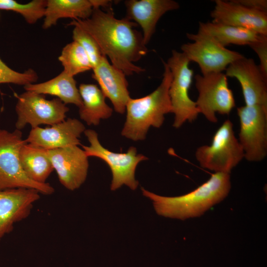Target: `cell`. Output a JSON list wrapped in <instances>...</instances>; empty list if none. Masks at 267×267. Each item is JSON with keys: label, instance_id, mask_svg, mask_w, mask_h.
Wrapping results in <instances>:
<instances>
[{"label": "cell", "instance_id": "obj_1", "mask_svg": "<svg viewBox=\"0 0 267 267\" xmlns=\"http://www.w3.org/2000/svg\"><path fill=\"white\" fill-rule=\"evenodd\" d=\"M83 29L94 40L103 55L126 76L145 71L134 63L147 52L142 34L134 29L137 24L126 17L117 19L112 9L93 8L86 19H73L69 24Z\"/></svg>", "mask_w": 267, "mask_h": 267}, {"label": "cell", "instance_id": "obj_2", "mask_svg": "<svg viewBox=\"0 0 267 267\" xmlns=\"http://www.w3.org/2000/svg\"><path fill=\"white\" fill-rule=\"evenodd\" d=\"M231 187L229 174L215 173L193 191L179 196H160L141 187L142 194L153 201L157 213L171 218L185 220L197 217L223 200Z\"/></svg>", "mask_w": 267, "mask_h": 267}, {"label": "cell", "instance_id": "obj_3", "mask_svg": "<svg viewBox=\"0 0 267 267\" xmlns=\"http://www.w3.org/2000/svg\"><path fill=\"white\" fill-rule=\"evenodd\" d=\"M162 62L164 71L159 86L144 97H131L126 105V119L121 134L128 139L135 141L145 139L149 128H160L165 115L172 113L169 94L172 73L166 62Z\"/></svg>", "mask_w": 267, "mask_h": 267}, {"label": "cell", "instance_id": "obj_4", "mask_svg": "<svg viewBox=\"0 0 267 267\" xmlns=\"http://www.w3.org/2000/svg\"><path fill=\"white\" fill-rule=\"evenodd\" d=\"M25 143L21 131L9 132L0 129V190L26 188L36 189L44 195L53 194L54 189L49 183L36 182L23 172L19 152Z\"/></svg>", "mask_w": 267, "mask_h": 267}, {"label": "cell", "instance_id": "obj_5", "mask_svg": "<svg viewBox=\"0 0 267 267\" xmlns=\"http://www.w3.org/2000/svg\"><path fill=\"white\" fill-rule=\"evenodd\" d=\"M189 60L181 52L173 50L166 62L172 79L169 89L172 113L175 115L173 127L178 129L185 122L194 121L199 114L195 101L189 95L193 71L189 67Z\"/></svg>", "mask_w": 267, "mask_h": 267}, {"label": "cell", "instance_id": "obj_6", "mask_svg": "<svg viewBox=\"0 0 267 267\" xmlns=\"http://www.w3.org/2000/svg\"><path fill=\"white\" fill-rule=\"evenodd\" d=\"M195 157L202 168L215 173L229 174L241 162L244 152L230 120H225L219 127L210 145L197 149Z\"/></svg>", "mask_w": 267, "mask_h": 267}, {"label": "cell", "instance_id": "obj_7", "mask_svg": "<svg viewBox=\"0 0 267 267\" xmlns=\"http://www.w3.org/2000/svg\"><path fill=\"white\" fill-rule=\"evenodd\" d=\"M84 134L89 143V146L82 145L87 156L95 157L103 160L109 167L112 180L111 190H115L123 185L135 190L138 182L135 178V171L139 163L148 159L141 154H137L136 148L130 147L126 153H116L105 148L100 143L97 133L88 129Z\"/></svg>", "mask_w": 267, "mask_h": 267}, {"label": "cell", "instance_id": "obj_8", "mask_svg": "<svg viewBox=\"0 0 267 267\" xmlns=\"http://www.w3.org/2000/svg\"><path fill=\"white\" fill-rule=\"evenodd\" d=\"M227 77L222 72L195 76L198 92L196 106L199 114L210 122H217L216 113L228 115L235 107L234 95L228 87Z\"/></svg>", "mask_w": 267, "mask_h": 267}, {"label": "cell", "instance_id": "obj_9", "mask_svg": "<svg viewBox=\"0 0 267 267\" xmlns=\"http://www.w3.org/2000/svg\"><path fill=\"white\" fill-rule=\"evenodd\" d=\"M186 36L193 42L182 44V52L190 62L198 64L202 75L222 72L232 62L244 56L222 46L213 38L200 31L187 33Z\"/></svg>", "mask_w": 267, "mask_h": 267}, {"label": "cell", "instance_id": "obj_10", "mask_svg": "<svg viewBox=\"0 0 267 267\" xmlns=\"http://www.w3.org/2000/svg\"><path fill=\"white\" fill-rule=\"evenodd\" d=\"M69 110L57 97L48 100L43 94L26 91L17 96L16 129L21 131L28 124L32 128L41 125L52 126L64 121Z\"/></svg>", "mask_w": 267, "mask_h": 267}, {"label": "cell", "instance_id": "obj_11", "mask_svg": "<svg viewBox=\"0 0 267 267\" xmlns=\"http://www.w3.org/2000/svg\"><path fill=\"white\" fill-rule=\"evenodd\" d=\"M240 122L239 142L244 158L250 162L262 161L267 154V108L258 105L237 109Z\"/></svg>", "mask_w": 267, "mask_h": 267}, {"label": "cell", "instance_id": "obj_12", "mask_svg": "<svg viewBox=\"0 0 267 267\" xmlns=\"http://www.w3.org/2000/svg\"><path fill=\"white\" fill-rule=\"evenodd\" d=\"M47 155L60 183L68 190L78 189L85 181L88 157L77 145L47 150Z\"/></svg>", "mask_w": 267, "mask_h": 267}, {"label": "cell", "instance_id": "obj_13", "mask_svg": "<svg viewBox=\"0 0 267 267\" xmlns=\"http://www.w3.org/2000/svg\"><path fill=\"white\" fill-rule=\"evenodd\" d=\"M40 198V193L32 188L0 190V241L13 230L15 223L30 215Z\"/></svg>", "mask_w": 267, "mask_h": 267}, {"label": "cell", "instance_id": "obj_14", "mask_svg": "<svg viewBox=\"0 0 267 267\" xmlns=\"http://www.w3.org/2000/svg\"><path fill=\"white\" fill-rule=\"evenodd\" d=\"M225 74L238 81L246 105L267 108V79L253 59L243 56L235 60L226 68Z\"/></svg>", "mask_w": 267, "mask_h": 267}, {"label": "cell", "instance_id": "obj_15", "mask_svg": "<svg viewBox=\"0 0 267 267\" xmlns=\"http://www.w3.org/2000/svg\"><path fill=\"white\" fill-rule=\"evenodd\" d=\"M86 128L75 118H67L64 121L44 128H32L27 143L45 150H51L70 146L81 145L80 137Z\"/></svg>", "mask_w": 267, "mask_h": 267}, {"label": "cell", "instance_id": "obj_16", "mask_svg": "<svg viewBox=\"0 0 267 267\" xmlns=\"http://www.w3.org/2000/svg\"><path fill=\"white\" fill-rule=\"evenodd\" d=\"M212 22L243 28L267 36V12L246 7L234 0H216Z\"/></svg>", "mask_w": 267, "mask_h": 267}, {"label": "cell", "instance_id": "obj_17", "mask_svg": "<svg viewBox=\"0 0 267 267\" xmlns=\"http://www.w3.org/2000/svg\"><path fill=\"white\" fill-rule=\"evenodd\" d=\"M92 70V78L98 83L105 96L111 101L114 110L124 114L131 98L126 74L109 63L105 56L101 58Z\"/></svg>", "mask_w": 267, "mask_h": 267}, {"label": "cell", "instance_id": "obj_18", "mask_svg": "<svg viewBox=\"0 0 267 267\" xmlns=\"http://www.w3.org/2000/svg\"><path fill=\"white\" fill-rule=\"evenodd\" d=\"M125 4L126 17L140 26L146 45L154 33L160 18L167 12L179 7L178 3L173 0H127Z\"/></svg>", "mask_w": 267, "mask_h": 267}, {"label": "cell", "instance_id": "obj_19", "mask_svg": "<svg viewBox=\"0 0 267 267\" xmlns=\"http://www.w3.org/2000/svg\"><path fill=\"white\" fill-rule=\"evenodd\" d=\"M79 90L82 100L79 115L88 126L98 125L101 119L111 116L113 109L106 103V97L97 86L81 84Z\"/></svg>", "mask_w": 267, "mask_h": 267}, {"label": "cell", "instance_id": "obj_20", "mask_svg": "<svg viewBox=\"0 0 267 267\" xmlns=\"http://www.w3.org/2000/svg\"><path fill=\"white\" fill-rule=\"evenodd\" d=\"M26 91L56 96L65 104H73L79 108L82 100L74 77L63 71L55 77L44 82L24 86Z\"/></svg>", "mask_w": 267, "mask_h": 267}, {"label": "cell", "instance_id": "obj_21", "mask_svg": "<svg viewBox=\"0 0 267 267\" xmlns=\"http://www.w3.org/2000/svg\"><path fill=\"white\" fill-rule=\"evenodd\" d=\"M92 10L91 0H47L43 28L47 29L55 25L61 18L87 19Z\"/></svg>", "mask_w": 267, "mask_h": 267}, {"label": "cell", "instance_id": "obj_22", "mask_svg": "<svg viewBox=\"0 0 267 267\" xmlns=\"http://www.w3.org/2000/svg\"><path fill=\"white\" fill-rule=\"evenodd\" d=\"M198 31L210 36L225 47L230 44L249 46L267 36L247 29L212 21L199 22Z\"/></svg>", "mask_w": 267, "mask_h": 267}, {"label": "cell", "instance_id": "obj_23", "mask_svg": "<svg viewBox=\"0 0 267 267\" xmlns=\"http://www.w3.org/2000/svg\"><path fill=\"white\" fill-rule=\"evenodd\" d=\"M19 160L21 168L31 180L45 183L54 170L47 155V150L25 143L21 148Z\"/></svg>", "mask_w": 267, "mask_h": 267}, {"label": "cell", "instance_id": "obj_24", "mask_svg": "<svg viewBox=\"0 0 267 267\" xmlns=\"http://www.w3.org/2000/svg\"><path fill=\"white\" fill-rule=\"evenodd\" d=\"M58 60L63 67V71L73 77L92 69L86 51L74 41L63 48Z\"/></svg>", "mask_w": 267, "mask_h": 267}, {"label": "cell", "instance_id": "obj_25", "mask_svg": "<svg viewBox=\"0 0 267 267\" xmlns=\"http://www.w3.org/2000/svg\"><path fill=\"white\" fill-rule=\"evenodd\" d=\"M47 0H33L26 4L14 0H0V9L21 14L29 24H33L44 16Z\"/></svg>", "mask_w": 267, "mask_h": 267}, {"label": "cell", "instance_id": "obj_26", "mask_svg": "<svg viewBox=\"0 0 267 267\" xmlns=\"http://www.w3.org/2000/svg\"><path fill=\"white\" fill-rule=\"evenodd\" d=\"M38 79V74L33 69L18 72L9 67L0 58V84H13L25 86L34 84Z\"/></svg>", "mask_w": 267, "mask_h": 267}, {"label": "cell", "instance_id": "obj_27", "mask_svg": "<svg viewBox=\"0 0 267 267\" xmlns=\"http://www.w3.org/2000/svg\"><path fill=\"white\" fill-rule=\"evenodd\" d=\"M74 27L73 40L77 42L86 51L93 68L104 55L94 40L89 34L79 26Z\"/></svg>", "mask_w": 267, "mask_h": 267}, {"label": "cell", "instance_id": "obj_28", "mask_svg": "<svg viewBox=\"0 0 267 267\" xmlns=\"http://www.w3.org/2000/svg\"><path fill=\"white\" fill-rule=\"evenodd\" d=\"M249 46L257 54L260 60L259 67L264 77L267 79V36L264 37Z\"/></svg>", "mask_w": 267, "mask_h": 267}, {"label": "cell", "instance_id": "obj_29", "mask_svg": "<svg viewBox=\"0 0 267 267\" xmlns=\"http://www.w3.org/2000/svg\"><path fill=\"white\" fill-rule=\"evenodd\" d=\"M236 2L250 9L267 12V0H234Z\"/></svg>", "mask_w": 267, "mask_h": 267}]
</instances>
